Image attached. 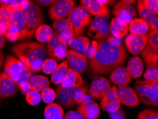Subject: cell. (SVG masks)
I'll list each match as a JSON object with an SVG mask.
<instances>
[{
  "label": "cell",
  "instance_id": "obj_1",
  "mask_svg": "<svg viewBox=\"0 0 158 119\" xmlns=\"http://www.w3.org/2000/svg\"><path fill=\"white\" fill-rule=\"evenodd\" d=\"M127 57L123 45L113 46L103 41L98 44L96 51L90 59V71L94 75H106L121 66Z\"/></svg>",
  "mask_w": 158,
  "mask_h": 119
},
{
  "label": "cell",
  "instance_id": "obj_2",
  "mask_svg": "<svg viewBox=\"0 0 158 119\" xmlns=\"http://www.w3.org/2000/svg\"><path fill=\"white\" fill-rule=\"evenodd\" d=\"M11 50L18 59L34 72L41 71L48 55L45 46L39 42L19 43L15 44Z\"/></svg>",
  "mask_w": 158,
  "mask_h": 119
},
{
  "label": "cell",
  "instance_id": "obj_3",
  "mask_svg": "<svg viewBox=\"0 0 158 119\" xmlns=\"http://www.w3.org/2000/svg\"><path fill=\"white\" fill-rule=\"evenodd\" d=\"M22 15L24 19V30L21 39L31 38L35 34L37 28L43 24L44 17L42 10L36 4L29 1L22 9Z\"/></svg>",
  "mask_w": 158,
  "mask_h": 119
},
{
  "label": "cell",
  "instance_id": "obj_4",
  "mask_svg": "<svg viewBox=\"0 0 158 119\" xmlns=\"http://www.w3.org/2000/svg\"><path fill=\"white\" fill-rule=\"evenodd\" d=\"M4 72L15 81L17 86L29 81L32 71L17 57L9 55L5 59L4 64Z\"/></svg>",
  "mask_w": 158,
  "mask_h": 119
},
{
  "label": "cell",
  "instance_id": "obj_5",
  "mask_svg": "<svg viewBox=\"0 0 158 119\" xmlns=\"http://www.w3.org/2000/svg\"><path fill=\"white\" fill-rule=\"evenodd\" d=\"M56 93L57 101L62 106L72 108L85 101L84 99L88 95V89L86 86L84 85L78 88H62L59 86Z\"/></svg>",
  "mask_w": 158,
  "mask_h": 119
},
{
  "label": "cell",
  "instance_id": "obj_6",
  "mask_svg": "<svg viewBox=\"0 0 158 119\" xmlns=\"http://www.w3.org/2000/svg\"><path fill=\"white\" fill-rule=\"evenodd\" d=\"M74 37L84 33L85 28L92 22L91 15L82 6H75L68 17Z\"/></svg>",
  "mask_w": 158,
  "mask_h": 119
},
{
  "label": "cell",
  "instance_id": "obj_7",
  "mask_svg": "<svg viewBox=\"0 0 158 119\" xmlns=\"http://www.w3.org/2000/svg\"><path fill=\"white\" fill-rule=\"evenodd\" d=\"M110 33V24L104 17H96L88 30V36L100 42L106 41Z\"/></svg>",
  "mask_w": 158,
  "mask_h": 119
},
{
  "label": "cell",
  "instance_id": "obj_8",
  "mask_svg": "<svg viewBox=\"0 0 158 119\" xmlns=\"http://www.w3.org/2000/svg\"><path fill=\"white\" fill-rule=\"evenodd\" d=\"M23 30L24 19L22 10H12V18L4 36L11 42H15L21 39Z\"/></svg>",
  "mask_w": 158,
  "mask_h": 119
},
{
  "label": "cell",
  "instance_id": "obj_9",
  "mask_svg": "<svg viewBox=\"0 0 158 119\" xmlns=\"http://www.w3.org/2000/svg\"><path fill=\"white\" fill-rule=\"evenodd\" d=\"M145 64L150 65H157L158 62V31L150 32L148 34L147 45L142 51Z\"/></svg>",
  "mask_w": 158,
  "mask_h": 119
},
{
  "label": "cell",
  "instance_id": "obj_10",
  "mask_svg": "<svg viewBox=\"0 0 158 119\" xmlns=\"http://www.w3.org/2000/svg\"><path fill=\"white\" fill-rule=\"evenodd\" d=\"M76 1L73 0H57L53 2L48 9V15L51 19L57 21L69 17L74 7Z\"/></svg>",
  "mask_w": 158,
  "mask_h": 119
},
{
  "label": "cell",
  "instance_id": "obj_11",
  "mask_svg": "<svg viewBox=\"0 0 158 119\" xmlns=\"http://www.w3.org/2000/svg\"><path fill=\"white\" fill-rule=\"evenodd\" d=\"M135 90L139 99L146 106L158 107V93L149 86L138 81L135 83Z\"/></svg>",
  "mask_w": 158,
  "mask_h": 119
},
{
  "label": "cell",
  "instance_id": "obj_12",
  "mask_svg": "<svg viewBox=\"0 0 158 119\" xmlns=\"http://www.w3.org/2000/svg\"><path fill=\"white\" fill-rule=\"evenodd\" d=\"M46 50L48 55L52 57V59H56L58 60L64 59L67 57L68 53L67 46L63 42L55 32L52 39L48 42Z\"/></svg>",
  "mask_w": 158,
  "mask_h": 119
},
{
  "label": "cell",
  "instance_id": "obj_13",
  "mask_svg": "<svg viewBox=\"0 0 158 119\" xmlns=\"http://www.w3.org/2000/svg\"><path fill=\"white\" fill-rule=\"evenodd\" d=\"M111 88L110 83L103 76H95L89 88V94L94 99H102Z\"/></svg>",
  "mask_w": 158,
  "mask_h": 119
},
{
  "label": "cell",
  "instance_id": "obj_14",
  "mask_svg": "<svg viewBox=\"0 0 158 119\" xmlns=\"http://www.w3.org/2000/svg\"><path fill=\"white\" fill-rule=\"evenodd\" d=\"M101 106L103 111L113 113L121 108V103L117 96V86H111L110 90L101 101Z\"/></svg>",
  "mask_w": 158,
  "mask_h": 119
},
{
  "label": "cell",
  "instance_id": "obj_15",
  "mask_svg": "<svg viewBox=\"0 0 158 119\" xmlns=\"http://www.w3.org/2000/svg\"><path fill=\"white\" fill-rule=\"evenodd\" d=\"M117 96L121 104L128 107H135L140 104V99L133 88L127 86L117 87Z\"/></svg>",
  "mask_w": 158,
  "mask_h": 119
},
{
  "label": "cell",
  "instance_id": "obj_16",
  "mask_svg": "<svg viewBox=\"0 0 158 119\" xmlns=\"http://www.w3.org/2000/svg\"><path fill=\"white\" fill-rule=\"evenodd\" d=\"M148 40V35H134L130 34L125 39V46L131 53L137 55L145 48Z\"/></svg>",
  "mask_w": 158,
  "mask_h": 119
},
{
  "label": "cell",
  "instance_id": "obj_17",
  "mask_svg": "<svg viewBox=\"0 0 158 119\" xmlns=\"http://www.w3.org/2000/svg\"><path fill=\"white\" fill-rule=\"evenodd\" d=\"M113 14L115 16V18L127 24H129L136 16L135 10L133 6L131 4L125 3L124 1H120L115 4Z\"/></svg>",
  "mask_w": 158,
  "mask_h": 119
},
{
  "label": "cell",
  "instance_id": "obj_18",
  "mask_svg": "<svg viewBox=\"0 0 158 119\" xmlns=\"http://www.w3.org/2000/svg\"><path fill=\"white\" fill-rule=\"evenodd\" d=\"M53 27L55 29V33L57 34L66 46L69 45L74 36L68 19H62L55 21L53 23Z\"/></svg>",
  "mask_w": 158,
  "mask_h": 119
},
{
  "label": "cell",
  "instance_id": "obj_19",
  "mask_svg": "<svg viewBox=\"0 0 158 119\" xmlns=\"http://www.w3.org/2000/svg\"><path fill=\"white\" fill-rule=\"evenodd\" d=\"M18 86L5 72L0 73V98L12 97L17 92Z\"/></svg>",
  "mask_w": 158,
  "mask_h": 119
},
{
  "label": "cell",
  "instance_id": "obj_20",
  "mask_svg": "<svg viewBox=\"0 0 158 119\" xmlns=\"http://www.w3.org/2000/svg\"><path fill=\"white\" fill-rule=\"evenodd\" d=\"M67 62L71 69L79 74L83 73L87 69L88 60L85 55L79 54L73 50H69L67 53Z\"/></svg>",
  "mask_w": 158,
  "mask_h": 119
},
{
  "label": "cell",
  "instance_id": "obj_21",
  "mask_svg": "<svg viewBox=\"0 0 158 119\" xmlns=\"http://www.w3.org/2000/svg\"><path fill=\"white\" fill-rule=\"evenodd\" d=\"M81 6H83L90 15L96 17H110V11L108 6L102 4L98 0H81Z\"/></svg>",
  "mask_w": 158,
  "mask_h": 119
},
{
  "label": "cell",
  "instance_id": "obj_22",
  "mask_svg": "<svg viewBox=\"0 0 158 119\" xmlns=\"http://www.w3.org/2000/svg\"><path fill=\"white\" fill-rule=\"evenodd\" d=\"M77 111L84 119H98L101 114V109L98 104L93 100L81 103L78 105Z\"/></svg>",
  "mask_w": 158,
  "mask_h": 119
},
{
  "label": "cell",
  "instance_id": "obj_23",
  "mask_svg": "<svg viewBox=\"0 0 158 119\" xmlns=\"http://www.w3.org/2000/svg\"><path fill=\"white\" fill-rule=\"evenodd\" d=\"M132 77L126 67H118L111 72L110 81L118 86H127L131 82Z\"/></svg>",
  "mask_w": 158,
  "mask_h": 119
},
{
  "label": "cell",
  "instance_id": "obj_24",
  "mask_svg": "<svg viewBox=\"0 0 158 119\" xmlns=\"http://www.w3.org/2000/svg\"><path fill=\"white\" fill-rule=\"evenodd\" d=\"M90 41L89 38L86 36H76L73 37L71 41L69 46L75 52L79 53V54L85 55L86 52L89 48Z\"/></svg>",
  "mask_w": 158,
  "mask_h": 119
},
{
  "label": "cell",
  "instance_id": "obj_25",
  "mask_svg": "<svg viewBox=\"0 0 158 119\" xmlns=\"http://www.w3.org/2000/svg\"><path fill=\"white\" fill-rule=\"evenodd\" d=\"M83 85V80L80 74L69 68L66 79L60 86L62 88H78Z\"/></svg>",
  "mask_w": 158,
  "mask_h": 119
},
{
  "label": "cell",
  "instance_id": "obj_26",
  "mask_svg": "<svg viewBox=\"0 0 158 119\" xmlns=\"http://www.w3.org/2000/svg\"><path fill=\"white\" fill-rule=\"evenodd\" d=\"M128 24L117 18H113L110 23L111 35L118 39H122L128 32Z\"/></svg>",
  "mask_w": 158,
  "mask_h": 119
},
{
  "label": "cell",
  "instance_id": "obj_27",
  "mask_svg": "<svg viewBox=\"0 0 158 119\" xmlns=\"http://www.w3.org/2000/svg\"><path fill=\"white\" fill-rule=\"evenodd\" d=\"M69 70V64L67 61H64L59 65L52 74L51 81L55 85H61L68 74Z\"/></svg>",
  "mask_w": 158,
  "mask_h": 119
},
{
  "label": "cell",
  "instance_id": "obj_28",
  "mask_svg": "<svg viewBox=\"0 0 158 119\" xmlns=\"http://www.w3.org/2000/svg\"><path fill=\"white\" fill-rule=\"evenodd\" d=\"M44 116L45 119H64L65 115L61 105L52 103L45 107Z\"/></svg>",
  "mask_w": 158,
  "mask_h": 119
},
{
  "label": "cell",
  "instance_id": "obj_29",
  "mask_svg": "<svg viewBox=\"0 0 158 119\" xmlns=\"http://www.w3.org/2000/svg\"><path fill=\"white\" fill-rule=\"evenodd\" d=\"M126 68L131 77L135 79L139 78L143 73V61L138 57H132L127 63Z\"/></svg>",
  "mask_w": 158,
  "mask_h": 119
},
{
  "label": "cell",
  "instance_id": "obj_30",
  "mask_svg": "<svg viewBox=\"0 0 158 119\" xmlns=\"http://www.w3.org/2000/svg\"><path fill=\"white\" fill-rule=\"evenodd\" d=\"M30 90L37 92L42 91L46 88H48L50 81L47 77L42 75H37L31 77L29 81Z\"/></svg>",
  "mask_w": 158,
  "mask_h": 119
},
{
  "label": "cell",
  "instance_id": "obj_31",
  "mask_svg": "<svg viewBox=\"0 0 158 119\" xmlns=\"http://www.w3.org/2000/svg\"><path fill=\"white\" fill-rule=\"evenodd\" d=\"M12 18V10L5 6H0V32L4 36L7 31Z\"/></svg>",
  "mask_w": 158,
  "mask_h": 119
},
{
  "label": "cell",
  "instance_id": "obj_32",
  "mask_svg": "<svg viewBox=\"0 0 158 119\" xmlns=\"http://www.w3.org/2000/svg\"><path fill=\"white\" fill-rule=\"evenodd\" d=\"M129 30L132 34L145 35L149 30L148 23L142 19H134L128 24Z\"/></svg>",
  "mask_w": 158,
  "mask_h": 119
},
{
  "label": "cell",
  "instance_id": "obj_33",
  "mask_svg": "<svg viewBox=\"0 0 158 119\" xmlns=\"http://www.w3.org/2000/svg\"><path fill=\"white\" fill-rule=\"evenodd\" d=\"M52 28L47 24H41L37 28L35 36L37 40L41 43H48L53 36Z\"/></svg>",
  "mask_w": 158,
  "mask_h": 119
},
{
  "label": "cell",
  "instance_id": "obj_34",
  "mask_svg": "<svg viewBox=\"0 0 158 119\" xmlns=\"http://www.w3.org/2000/svg\"><path fill=\"white\" fill-rule=\"evenodd\" d=\"M137 7H138V13L139 15L140 16V17L142 19H143L144 21H145L146 22L148 23V26H150L152 24L153 22L156 19V17L154 14H152V12L148 10V9H146L145 7V6L143 5V2L142 1H138V4H137Z\"/></svg>",
  "mask_w": 158,
  "mask_h": 119
},
{
  "label": "cell",
  "instance_id": "obj_35",
  "mask_svg": "<svg viewBox=\"0 0 158 119\" xmlns=\"http://www.w3.org/2000/svg\"><path fill=\"white\" fill-rule=\"evenodd\" d=\"M29 1L26 0H0V6H7L11 10H22Z\"/></svg>",
  "mask_w": 158,
  "mask_h": 119
},
{
  "label": "cell",
  "instance_id": "obj_36",
  "mask_svg": "<svg viewBox=\"0 0 158 119\" xmlns=\"http://www.w3.org/2000/svg\"><path fill=\"white\" fill-rule=\"evenodd\" d=\"M144 78L146 81L151 83L158 82V66L150 65L147 67L144 74Z\"/></svg>",
  "mask_w": 158,
  "mask_h": 119
},
{
  "label": "cell",
  "instance_id": "obj_37",
  "mask_svg": "<svg viewBox=\"0 0 158 119\" xmlns=\"http://www.w3.org/2000/svg\"><path fill=\"white\" fill-rule=\"evenodd\" d=\"M41 99L46 104H50L54 101L56 98V93L53 88H46L41 93Z\"/></svg>",
  "mask_w": 158,
  "mask_h": 119
},
{
  "label": "cell",
  "instance_id": "obj_38",
  "mask_svg": "<svg viewBox=\"0 0 158 119\" xmlns=\"http://www.w3.org/2000/svg\"><path fill=\"white\" fill-rule=\"evenodd\" d=\"M58 64L56 61L53 59H46L43 63L42 71L46 74H52L53 72L57 68Z\"/></svg>",
  "mask_w": 158,
  "mask_h": 119
},
{
  "label": "cell",
  "instance_id": "obj_39",
  "mask_svg": "<svg viewBox=\"0 0 158 119\" xmlns=\"http://www.w3.org/2000/svg\"><path fill=\"white\" fill-rule=\"evenodd\" d=\"M26 100L28 104L31 106H36L42 99H41V96L39 92L30 90L26 94Z\"/></svg>",
  "mask_w": 158,
  "mask_h": 119
},
{
  "label": "cell",
  "instance_id": "obj_40",
  "mask_svg": "<svg viewBox=\"0 0 158 119\" xmlns=\"http://www.w3.org/2000/svg\"><path fill=\"white\" fill-rule=\"evenodd\" d=\"M137 119H158V111L145 109L138 114Z\"/></svg>",
  "mask_w": 158,
  "mask_h": 119
},
{
  "label": "cell",
  "instance_id": "obj_41",
  "mask_svg": "<svg viewBox=\"0 0 158 119\" xmlns=\"http://www.w3.org/2000/svg\"><path fill=\"white\" fill-rule=\"evenodd\" d=\"M145 7L154 15H158V0H144L142 1Z\"/></svg>",
  "mask_w": 158,
  "mask_h": 119
},
{
  "label": "cell",
  "instance_id": "obj_42",
  "mask_svg": "<svg viewBox=\"0 0 158 119\" xmlns=\"http://www.w3.org/2000/svg\"><path fill=\"white\" fill-rule=\"evenodd\" d=\"M110 117L111 119H125L126 113L122 108H120L119 110L113 112V113H110Z\"/></svg>",
  "mask_w": 158,
  "mask_h": 119
},
{
  "label": "cell",
  "instance_id": "obj_43",
  "mask_svg": "<svg viewBox=\"0 0 158 119\" xmlns=\"http://www.w3.org/2000/svg\"><path fill=\"white\" fill-rule=\"evenodd\" d=\"M64 119H84L78 111H69L64 116Z\"/></svg>",
  "mask_w": 158,
  "mask_h": 119
},
{
  "label": "cell",
  "instance_id": "obj_44",
  "mask_svg": "<svg viewBox=\"0 0 158 119\" xmlns=\"http://www.w3.org/2000/svg\"><path fill=\"white\" fill-rule=\"evenodd\" d=\"M106 41H108L110 44H112L113 46H118L122 45V39H118L112 35H109L108 38L106 39Z\"/></svg>",
  "mask_w": 158,
  "mask_h": 119
},
{
  "label": "cell",
  "instance_id": "obj_45",
  "mask_svg": "<svg viewBox=\"0 0 158 119\" xmlns=\"http://www.w3.org/2000/svg\"><path fill=\"white\" fill-rule=\"evenodd\" d=\"M17 86H18V88L21 90V91L22 92V94H27V93L30 91L29 81H26V82L21 83V84L18 85Z\"/></svg>",
  "mask_w": 158,
  "mask_h": 119
},
{
  "label": "cell",
  "instance_id": "obj_46",
  "mask_svg": "<svg viewBox=\"0 0 158 119\" xmlns=\"http://www.w3.org/2000/svg\"><path fill=\"white\" fill-rule=\"evenodd\" d=\"M140 82L144 83V84L149 86L150 87L152 88L153 90H155V91H157L158 93V82L151 83V82H148V81H140Z\"/></svg>",
  "mask_w": 158,
  "mask_h": 119
},
{
  "label": "cell",
  "instance_id": "obj_47",
  "mask_svg": "<svg viewBox=\"0 0 158 119\" xmlns=\"http://www.w3.org/2000/svg\"><path fill=\"white\" fill-rule=\"evenodd\" d=\"M37 3L39 4H41V5L44 6H47L51 5L52 6L53 2L55 1H52V0H39V1H36Z\"/></svg>",
  "mask_w": 158,
  "mask_h": 119
},
{
  "label": "cell",
  "instance_id": "obj_48",
  "mask_svg": "<svg viewBox=\"0 0 158 119\" xmlns=\"http://www.w3.org/2000/svg\"><path fill=\"white\" fill-rule=\"evenodd\" d=\"M5 44V36H4L3 34H2L1 32H0V49L2 50V49H3L4 47Z\"/></svg>",
  "mask_w": 158,
  "mask_h": 119
},
{
  "label": "cell",
  "instance_id": "obj_49",
  "mask_svg": "<svg viewBox=\"0 0 158 119\" xmlns=\"http://www.w3.org/2000/svg\"><path fill=\"white\" fill-rule=\"evenodd\" d=\"M4 53L1 49H0V69L2 68V65L4 64Z\"/></svg>",
  "mask_w": 158,
  "mask_h": 119
},
{
  "label": "cell",
  "instance_id": "obj_50",
  "mask_svg": "<svg viewBox=\"0 0 158 119\" xmlns=\"http://www.w3.org/2000/svg\"><path fill=\"white\" fill-rule=\"evenodd\" d=\"M157 64H158V62H157Z\"/></svg>",
  "mask_w": 158,
  "mask_h": 119
}]
</instances>
